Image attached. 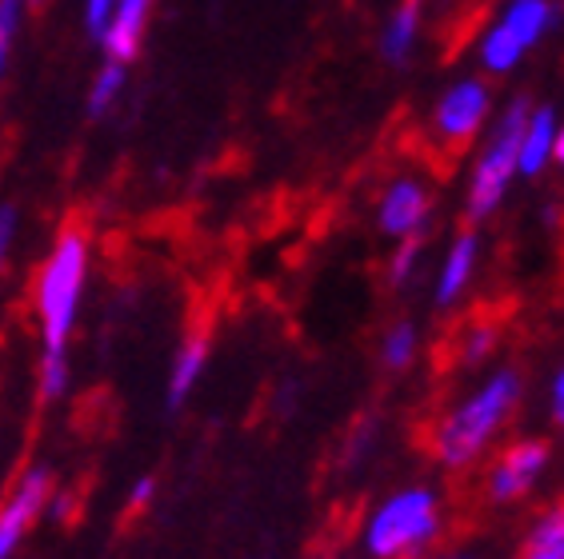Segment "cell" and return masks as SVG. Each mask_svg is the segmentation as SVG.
I'll return each instance as SVG.
<instances>
[{
    "instance_id": "obj_15",
    "label": "cell",
    "mask_w": 564,
    "mask_h": 559,
    "mask_svg": "<svg viewBox=\"0 0 564 559\" xmlns=\"http://www.w3.org/2000/svg\"><path fill=\"white\" fill-rule=\"evenodd\" d=\"M124 88H129V65L105 61L97 68V76H93V85H88V97H85L88 120H109L117 112L120 97H124Z\"/></svg>"
},
{
    "instance_id": "obj_27",
    "label": "cell",
    "mask_w": 564,
    "mask_h": 559,
    "mask_svg": "<svg viewBox=\"0 0 564 559\" xmlns=\"http://www.w3.org/2000/svg\"><path fill=\"white\" fill-rule=\"evenodd\" d=\"M48 0H24V12H41Z\"/></svg>"
},
{
    "instance_id": "obj_12",
    "label": "cell",
    "mask_w": 564,
    "mask_h": 559,
    "mask_svg": "<svg viewBox=\"0 0 564 559\" xmlns=\"http://www.w3.org/2000/svg\"><path fill=\"white\" fill-rule=\"evenodd\" d=\"M208 355H213V340L208 332L193 328V332L176 344L173 352V364H169V384H164V408L169 412H181L193 399V392L200 387L208 372Z\"/></svg>"
},
{
    "instance_id": "obj_17",
    "label": "cell",
    "mask_w": 564,
    "mask_h": 559,
    "mask_svg": "<svg viewBox=\"0 0 564 559\" xmlns=\"http://www.w3.org/2000/svg\"><path fill=\"white\" fill-rule=\"evenodd\" d=\"M421 355V328L413 320H397L389 332L380 336V364L389 372H409Z\"/></svg>"
},
{
    "instance_id": "obj_1",
    "label": "cell",
    "mask_w": 564,
    "mask_h": 559,
    "mask_svg": "<svg viewBox=\"0 0 564 559\" xmlns=\"http://www.w3.org/2000/svg\"><path fill=\"white\" fill-rule=\"evenodd\" d=\"M88 272H93V237L80 220H68L53 237L33 280V316L36 332H41V360H36V399L41 404H61L73 384L68 340H73L80 308H85Z\"/></svg>"
},
{
    "instance_id": "obj_28",
    "label": "cell",
    "mask_w": 564,
    "mask_h": 559,
    "mask_svg": "<svg viewBox=\"0 0 564 559\" xmlns=\"http://www.w3.org/2000/svg\"><path fill=\"white\" fill-rule=\"evenodd\" d=\"M553 419H556V428L564 431V404H561V408H553Z\"/></svg>"
},
{
    "instance_id": "obj_3",
    "label": "cell",
    "mask_w": 564,
    "mask_h": 559,
    "mask_svg": "<svg viewBox=\"0 0 564 559\" xmlns=\"http://www.w3.org/2000/svg\"><path fill=\"white\" fill-rule=\"evenodd\" d=\"M445 536V495L433 484H404L365 516L360 548L369 559H424Z\"/></svg>"
},
{
    "instance_id": "obj_7",
    "label": "cell",
    "mask_w": 564,
    "mask_h": 559,
    "mask_svg": "<svg viewBox=\"0 0 564 559\" xmlns=\"http://www.w3.org/2000/svg\"><path fill=\"white\" fill-rule=\"evenodd\" d=\"M56 492V475L48 463H29L17 484H12L9 500L0 504V559H17L21 544L29 539L41 516L48 512V500Z\"/></svg>"
},
{
    "instance_id": "obj_21",
    "label": "cell",
    "mask_w": 564,
    "mask_h": 559,
    "mask_svg": "<svg viewBox=\"0 0 564 559\" xmlns=\"http://www.w3.org/2000/svg\"><path fill=\"white\" fill-rule=\"evenodd\" d=\"M17 228H21L17 205H0V276H4V264H9L12 244H17Z\"/></svg>"
},
{
    "instance_id": "obj_4",
    "label": "cell",
    "mask_w": 564,
    "mask_h": 559,
    "mask_svg": "<svg viewBox=\"0 0 564 559\" xmlns=\"http://www.w3.org/2000/svg\"><path fill=\"white\" fill-rule=\"evenodd\" d=\"M529 112V97H512L509 105L500 108V117L489 120V129H485L489 136L480 144L465 184V216L473 224H485L505 205V196H509L512 180H517V152H521V132Z\"/></svg>"
},
{
    "instance_id": "obj_14",
    "label": "cell",
    "mask_w": 564,
    "mask_h": 559,
    "mask_svg": "<svg viewBox=\"0 0 564 559\" xmlns=\"http://www.w3.org/2000/svg\"><path fill=\"white\" fill-rule=\"evenodd\" d=\"M556 124H561V117L553 105H532L521 132V152H517V176H541L553 164Z\"/></svg>"
},
{
    "instance_id": "obj_2",
    "label": "cell",
    "mask_w": 564,
    "mask_h": 559,
    "mask_svg": "<svg viewBox=\"0 0 564 559\" xmlns=\"http://www.w3.org/2000/svg\"><path fill=\"white\" fill-rule=\"evenodd\" d=\"M524 399V376L517 368H497L473 392L456 399L445 416L436 419L429 448L445 472H468L492 452L500 431L509 428Z\"/></svg>"
},
{
    "instance_id": "obj_8",
    "label": "cell",
    "mask_w": 564,
    "mask_h": 559,
    "mask_svg": "<svg viewBox=\"0 0 564 559\" xmlns=\"http://www.w3.org/2000/svg\"><path fill=\"white\" fill-rule=\"evenodd\" d=\"M553 463V448L549 440H536V436H524V440L505 443L489 463V475H485V492H489L492 504H521L532 487L541 484L544 472Z\"/></svg>"
},
{
    "instance_id": "obj_22",
    "label": "cell",
    "mask_w": 564,
    "mask_h": 559,
    "mask_svg": "<svg viewBox=\"0 0 564 559\" xmlns=\"http://www.w3.org/2000/svg\"><path fill=\"white\" fill-rule=\"evenodd\" d=\"M117 0H85V33L97 41L100 29H105V21H109V12Z\"/></svg>"
},
{
    "instance_id": "obj_16",
    "label": "cell",
    "mask_w": 564,
    "mask_h": 559,
    "mask_svg": "<svg viewBox=\"0 0 564 559\" xmlns=\"http://www.w3.org/2000/svg\"><path fill=\"white\" fill-rule=\"evenodd\" d=\"M517 559H564V500L553 507H544L541 516L532 519L524 548Z\"/></svg>"
},
{
    "instance_id": "obj_5",
    "label": "cell",
    "mask_w": 564,
    "mask_h": 559,
    "mask_svg": "<svg viewBox=\"0 0 564 559\" xmlns=\"http://www.w3.org/2000/svg\"><path fill=\"white\" fill-rule=\"evenodd\" d=\"M561 24V0H505L492 24L477 36V65L485 76H509L524 56Z\"/></svg>"
},
{
    "instance_id": "obj_23",
    "label": "cell",
    "mask_w": 564,
    "mask_h": 559,
    "mask_svg": "<svg viewBox=\"0 0 564 559\" xmlns=\"http://www.w3.org/2000/svg\"><path fill=\"white\" fill-rule=\"evenodd\" d=\"M152 495H156V475H141V480L129 487V507L141 512V507L152 504Z\"/></svg>"
},
{
    "instance_id": "obj_10",
    "label": "cell",
    "mask_w": 564,
    "mask_h": 559,
    "mask_svg": "<svg viewBox=\"0 0 564 559\" xmlns=\"http://www.w3.org/2000/svg\"><path fill=\"white\" fill-rule=\"evenodd\" d=\"M480 272V237L477 228H465L448 240L445 256H441V268H436L433 280V304L436 308H456L465 300L473 284H477Z\"/></svg>"
},
{
    "instance_id": "obj_25",
    "label": "cell",
    "mask_w": 564,
    "mask_h": 559,
    "mask_svg": "<svg viewBox=\"0 0 564 559\" xmlns=\"http://www.w3.org/2000/svg\"><path fill=\"white\" fill-rule=\"evenodd\" d=\"M553 164L564 168V120L556 124V140H553Z\"/></svg>"
},
{
    "instance_id": "obj_26",
    "label": "cell",
    "mask_w": 564,
    "mask_h": 559,
    "mask_svg": "<svg viewBox=\"0 0 564 559\" xmlns=\"http://www.w3.org/2000/svg\"><path fill=\"white\" fill-rule=\"evenodd\" d=\"M424 559H480L477 551H441V556H424Z\"/></svg>"
},
{
    "instance_id": "obj_9",
    "label": "cell",
    "mask_w": 564,
    "mask_h": 559,
    "mask_svg": "<svg viewBox=\"0 0 564 559\" xmlns=\"http://www.w3.org/2000/svg\"><path fill=\"white\" fill-rule=\"evenodd\" d=\"M377 228L389 240H424L433 228V193L421 176H397L377 200Z\"/></svg>"
},
{
    "instance_id": "obj_6",
    "label": "cell",
    "mask_w": 564,
    "mask_h": 559,
    "mask_svg": "<svg viewBox=\"0 0 564 559\" xmlns=\"http://www.w3.org/2000/svg\"><path fill=\"white\" fill-rule=\"evenodd\" d=\"M492 112H497V100H492L489 80L485 76H460L433 100L429 129L448 149H465L489 129Z\"/></svg>"
},
{
    "instance_id": "obj_24",
    "label": "cell",
    "mask_w": 564,
    "mask_h": 559,
    "mask_svg": "<svg viewBox=\"0 0 564 559\" xmlns=\"http://www.w3.org/2000/svg\"><path fill=\"white\" fill-rule=\"evenodd\" d=\"M549 404H553V408H561V404H564V360H561V368L553 372V384H549Z\"/></svg>"
},
{
    "instance_id": "obj_11",
    "label": "cell",
    "mask_w": 564,
    "mask_h": 559,
    "mask_svg": "<svg viewBox=\"0 0 564 559\" xmlns=\"http://www.w3.org/2000/svg\"><path fill=\"white\" fill-rule=\"evenodd\" d=\"M152 9L156 0H117L109 12V21L100 29L97 44L105 48V61H117V65H132L144 48V36H149Z\"/></svg>"
},
{
    "instance_id": "obj_18",
    "label": "cell",
    "mask_w": 564,
    "mask_h": 559,
    "mask_svg": "<svg viewBox=\"0 0 564 559\" xmlns=\"http://www.w3.org/2000/svg\"><path fill=\"white\" fill-rule=\"evenodd\" d=\"M500 340V328L492 320H477L473 328H468L465 336H460V364H485L492 355V348H497Z\"/></svg>"
},
{
    "instance_id": "obj_20",
    "label": "cell",
    "mask_w": 564,
    "mask_h": 559,
    "mask_svg": "<svg viewBox=\"0 0 564 559\" xmlns=\"http://www.w3.org/2000/svg\"><path fill=\"white\" fill-rule=\"evenodd\" d=\"M21 21H24V0H0V80H4V73H9Z\"/></svg>"
},
{
    "instance_id": "obj_19",
    "label": "cell",
    "mask_w": 564,
    "mask_h": 559,
    "mask_svg": "<svg viewBox=\"0 0 564 559\" xmlns=\"http://www.w3.org/2000/svg\"><path fill=\"white\" fill-rule=\"evenodd\" d=\"M421 260H424V240H401V244L392 248V256H389V284L392 288L413 284L416 272H421Z\"/></svg>"
},
{
    "instance_id": "obj_13",
    "label": "cell",
    "mask_w": 564,
    "mask_h": 559,
    "mask_svg": "<svg viewBox=\"0 0 564 559\" xmlns=\"http://www.w3.org/2000/svg\"><path fill=\"white\" fill-rule=\"evenodd\" d=\"M424 33V0H401L389 12V21L380 24V56L389 65H409Z\"/></svg>"
}]
</instances>
